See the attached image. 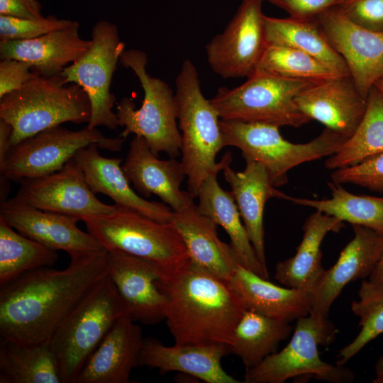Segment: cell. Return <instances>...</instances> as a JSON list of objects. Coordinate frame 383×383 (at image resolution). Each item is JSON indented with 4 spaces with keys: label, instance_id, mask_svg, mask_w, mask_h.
Instances as JSON below:
<instances>
[{
    "label": "cell",
    "instance_id": "obj_1",
    "mask_svg": "<svg viewBox=\"0 0 383 383\" xmlns=\"http://www.w3.org/2000/svg\"><path fill=\"white\" fill-rule=\"evenodd\" d=\"M107 250L70 255L65 270L36 268L0 289V341L49 344L62 321L108 274Z\"/></svg>",
    "mask_w": 383,
    "mask_h": 383
},
{
    "label": "cell",
    "instance_id": "obj_2",
    "mask_svg": "<svg viewBox=\"0 0 383 383\" xmlns=\"http://www.w3.org/2000/svg\"><path fill=\"white\" fill-rule=\"evenodd\" d=\"M157 283L167 299L165 320L175 344L231 347L245 309L228 281L189 260Z\"/></svg>",
    "mask_w": 383,
    "mask_h": 383
},
{
    "label": "cell",
    "instance_id": "obj_3",
    "mask_svg": "<svg viewBox=\"0 0 383 383\" xmlns=\"http://www.w3.org/2000/svg\"><path fill=\"white\" fill-rule=\"evenodd\" d=\"M175 84L181 162L187 177L188 192L196 198L204 180L231 165L232 156L227 152L216 162L217 153L225 147L221 120L210 100L203 95L198 72L191 60L183 62Z\"/></svg>",
    "mask_w": 383,
    "mask_h": 383
},
{
    "label": "cell",
    "instance_id": "obj_4",
    "mask_svg": "<svg viewBox=\"0 0 383 383\" xmlns=\"http://www.w3.org/2000/svg\"><path fill=\"white\" fill-rule=\"evenodd\" d=\"M67 84L61 74L37 76L0 98V119L12 127L11 147L63 123H89L87 94L79 85Z\"/></svg>",
    "mask_w": 383,
    "mask_h": 383
},
{
    "label": "cell",
    "instance_id": "obj_5",
    "mask_svg": "<svg viewBox=\"0 0 383 383\" xmlns=\"http://www.w3.org/2000/svg\"><path fill=\"white\" fill-rule=\"evenodd\" d=\"M113 211L82 218L87 231L108 250H121L154 264L161 276L189 260L187 247L172 222L160 223L115 204Z\"/></svg>",
    "mask_w": 383,
    "mask_h": 383
},
{
    "label": "cell",
    "instance_id": "obj_6",
    "mask_svg": "<svg viewBox=\"0 0 383 383\" xmlns=\"http://www.w3.org/2000/svg\"><path fill=\"white\" fill-rule=\"evenodd\" d=\"M124 315L125 305L107 274L66 316L50 340L63 383H74L106 333Z\"/></svg>",
    "mask_w": 383,
    "mask_h": 383
},
{
    "label": "cell",
    "instance_id": "obj_7",
    "mask_svg": "<svg viewBox=\"0 0 383 383\" xmlns=\"http://www.w3.org/2000/svg\"><path fill=\"white\" fill-rule=\"evenodd\" d=\"M338 333L328 317L309 313L298 318L287 345L256 366L245 370L243 382L284 383L300 377L328 383L353 382L355 374L349 367L328 363L319 355V346L331 345Z\"/></svg>",
    "mask_w": 383,
    "mask_h": 383
},
{
    "label": "cell",
    "instance_id": "obj_8",
    "mask_svg": "<svg viewBox=\"0 0 383 383\" xmlns=\"http://www.w3.org/2000/svg\"><path fill=\"white\" fill-rule=\"evenodd\" d=\"M120 61L137 76L144 98L138 109L129 98L124 97L118 103L119 126L125 127L119 137L125 139L130 134L140 136L155 155L164 152L170 157H177L181 152L182 137L177 124V104L172 90L165 81L148 73V57L143 51L124 50Z\"/></svg>",
    "mask_w": 383,
    "mask_h": 383
},
{
    "label": "cell",
    "instance_id": "obj_9",
    "mask_svg": "<svg viewBox=\"0 0 383 383\" xmlns=\"http://www.w3.org/2000/svg\"><path fill=\"white\" fill-rule=\"evenodd\" d=\"M224 145L238 148L245 160L262 165L274 187L287 182V172L304 162L335 153L348 140L325 128L312 140L293 143L284 139L277 126L221 120Z\"/></svg>",
    "mask_w": 383,
    "mask_h": 383
},
{
    "label": "cell",
    "instance_id": "obj_10",
    "mask_svg": "<svg viewBox=\"0 0 383 383\" xmlns=\"http://www.w3.org/2000/svg\"><path fill=\"white\" fill-rule=\"evenodd\" d=\"M313 84L256 70L238 87L219 88L209 100L221 120L297 128L311 119L294 99Z\"/></svg>",
    "mask_w": 383,
    "mask_h": 383
},
{
    "label": "cell",
    "instance_id": "obj_11",
    "mask_svg": "<svg viewBox=\"0 0 383 383\" xmlns=\"http://www.w3.org/2000/svg\"><path fill=\"white\" fill-rule=\"evenodd\" d=\"M124 140L107 138L87 126L71 131L58 126L11 147L0 164L1 174L15 182L48 175L61 170L82 148L96 144L99 148L118 152Z\"/></svg>",
    "mask_w": 383,
    "mask_h": 383
},
{
    "label": "cell",
    "instance_id": "obj_12",
    "mask_svg": "<svg viewBox=\"0 0 383 383\" xmlns=\"http://www.w3.org/2000/svg\"><path fill=\"white\" fill-rule=\"evenodd\" d=\"M91 40V45L86 53L60 74L66 83L77 84L87 94L91 114L87 126L90 129L104 126L115 130L119 122L112 110L116 97L110 89L125 44L120 40L117 26L105 20L93 26Z\"/></svg>",
    "mask_w": 383,
    "mask_h": 383
},
{
    "label": "cell",
    "instance_id": "obj_13",
    "mask_svg": "<svg viewBox=\"0 0 383 383\" xmlns=\"http://www.w3.org/2000/svg\"><path fill=\"white\" fill-rule=\"evenodd\" d=\"M263 1L243 0L224 30L206 45L207 61L221 77H248L255 71L267 45Z\"/></svg>",
    "mask_w": 383,
    "mask_h": 383
},
{
    "label": "cell",
    "instance_id": "obj_14",
    "mask_svg": "<svg viewBox=\"0 0 383 383\" xmlns=\"http://www.w3.org/2000/svg\"><path fill=\"white\" fill-rule=\"evenodd\" d=\"M316 18L329 43L345 62L357 90L367 99L376 82L383 78V32L353 23L335 6Z\"/></svg>",
    "mask_w": 383,
    "mask_h": 383
},
{
    "label": "cell",
    "instance_id": "obj_15",
    "mask_svg": "<svg viewBox=\"0 0 383 383\" xmlns=\"http://www.w3.org/2000/svg\"><path fill=\"white\" fill-rule=\"evenodd\" d=\"M43 211L77 217L109 213L116 205L98 199L74 158L60 170L48 175L26 179L15 196Z\"/></svg>",
    "mask_w": 383,
    "mask_h": 383
},
{
    "label": "cell",
    "instance_id": "obj_16",
    "mask_svg": "<svg viewBox=\"0 0 383 383\" xmlns=\"http://www.w3.org/2000/svg\"><path fill=\"white\" fill-rule=\"evenodd\" d=\"M0 217L21 235L69 255L104 248L92 234L78 228L79 218L43 211L16 197L1 203Z\"/></svg>",
    "mask_w": 383,
    "mask_h": 383
},
{
    "label": "cell",
    "instance_id": "obj_17",
    "mask_svg": "<svg viewBox=\"0 0 383 383\" xmlns=\"http://www.w3.org/2000/svg\"><path fill=\"white\" fill-rule=\"evenodd\" d=\"M352 226L353 238L336 262L325 270L310 293V314L328 317L333 303L343 288L351 282L369 278L383 256L382 233L362 226Z\"/></svg>",
    "mask_w": 383,
    "mask_h": 383
},
{
    "label": "cell",
    "instance_id": "obj_18",
    "mask_svg": "<svg viewBox=\"0 0 383 383\" xmlns=\"http://www.w3.org/2000/svg\"><path fill=\"white\" fill-rule=\"evenodd\" d=\"M107 251L108 275L117 289L127 315L143 324H155L164 320L167 299L158 286L160 269L125 252Z\"/></svg>",
    "mask_w": 383,
    "mask_h": 383
},
{
    "label": "cell",
    "instance_id": "obj_19",
    "mask_svg": "<svg viewBox=\"0 0 383 383\" xmlns=\"http://www.w3.org/2000/svg\"><path fill=\"white\" fill-rule=\"evenodd\" d=\"M298 109L348 139L364 116L367 99L357 90L350 76H339L315 83L300 91L294 99Z\"/></svg>",
    "mask_w": 383,
    "mask_h": 383
},
{
    "label": "cell",
    "instance_id": "obj_20",
    "mask_svg": "<svg viewBox=\"0 0 383 383\" xmlns=\"http://www.w3.org/2000/svg\"><path fill=\"white\" fill-rule=\"evenodd\" d=\"M121 167L135 189L145 198L155 194L174 211L194 202V196L181 189L186 177L181 161L160 160L140 136L131 140Z\"/></svg>",
    "mask_w": 383,
    "mask_h": 383
},
{
    "label": "cell",
    "instance_id": "obj_21",
    "mask_svg": "<svg viewBox=\"0 0 383 383\" xmlns=\"http://www.w3.org/2000/svg\"><path fill=\"white\" fill-rule=\"evenodd\" d=\"M98 148L97 145L91 144L79 150L73 157L94 194H105L115 204L135 211L156 221H172L174 212L170 206L165 203L148 201L134 191L121 166L122 158L104 157Z\"/></svg>",
    "mask_w": 383,
    "mask_h": 383
},
{
    "label": "cell",
    "instance_id": "obj_22",
    "mask_svg": "<svg viewBox=\"0 0 383 383\" xmlns=\"http://www.w3.org/2000/svg\"><path fill=\"white\" fill-rule=\"evenodd\" d=\"M230 347L221 343L167 346L155 338L144 339L139 366L158 369L160 374L177 371L206 383H239L221 366Z\"/></svg>",
    "mask_w": 383,
    "mask_h": 383
},
{
    "label": "cell",
    "instance_id": "obj_23",
    "mask_svg": "<svg viewBox=\"0 0 383 383\" xmlns=\"http://www.w3.org/2000/svg\"><path fill=\"white\" fill-rule=\"evenodd\" d=\"M128 315L121 316L87 360L74 383H128L139 366L144 339L141 328Z\"/></svg>",
    "mask_w": 383,
    "mask_h": 383
},
{
    "label": "cell",
    "instance_id": "obj_24",
    "mask_svg": "<svg viewBox=\"0 0 383 383\" xmlns=\"http://www.w3.org/2000/svg\"><path fill=\"white\" fill-rule=\"evenodd\" d=\"M79 25L70 26L29 40H0V58H12L30 65L38 76L60 74L90 48L91 40L82 39Z\"/></svg>",
    "mask_w": 383,
    "mask_h": 383
},
{
    "label": "cell",
    "instance_id": "obj_25",
    "mask_svg": "<svg viewBox=\"0 0 383 383\" xmlns=\"http://www.w3.org/2000/svg\"><path fill=\"white\" fill-rule=\"evenodd\" d=\"M245 167L236 172L230 165L223 177L231 189L241 219L256 255L267 270L265 252L263 213L266 202L272 198L288 200L289 196L277 190L265 168L260 163L245 160Z\"/></svg>",
    "mask_w": 383,
    "mask_h": 383
},
{
    "label": "cell",
    "instance_id": "obj_26",
    "mask_svg": "<svg viewBox=\"0 0 383 383\" xmlns=\"http://www.w3.org/2000/svg\"><path fill=\"white\" fill-rule=\"evenodd\" d=\"M228 282L246 310L287 323L309 314V292L274 284L239 263Z\"/></svg>",
    "mask_w": 383,
    "mask_h": 383
},
{
    "label": "cell",
    "instance_id": "obj_27",
    "mask_svg": "<svg viewBox=\"0 0 383 383\" xmlns=\"http://www.w3.org/2000/svg\"><path fill=\"white\" fill-rule=\"evenodd\" d=\"M174 212L172 222L187 247L190 260L228 282L238 262L230 244L218 237V225L201 214L194 202Z\"/></svg>",
    "mask_w": 383,
    "mask_h": 383
},
{
    "label": "cell",
    "instance_id": "obj_28",
    "mask_svg": "<svg viewBox=\"0 0 383 383\" xmlns=\"http://www.w3.org/2000/svg\"><path fill=\"white\" fill-rule=\"evenodd\" d=\"M343 227V221L319 211L310 215L296 254L277 264L275 279L286 287L310 294L325 271L321 245L327 233H338Z\"/></svg>",
    "mask_w": 383,
    "mask_h": 383
},
{
    "label": "cell",
    "instance_id": "obj_29",
    "mask_svg": "<svg viewBox=\"0 0 383 383\" xmlns=\"http://www.w3.org/2000/svg\"><path fill=\"white\" fill-rule=\"evenodd\" d=\"M217 173L210 174L202 184L197 198L199 212L221 226L230 238V245L238 262L268 279V271L259 261L248 238L231 194L223 190L217 181Z\"/></svg>",
    "mask_w": 383,
    "mask_h": 383
},
{
    "label": "cell",
    "instance_id": "obj_30",
    "mask_svg": "<svg viewBox=\"0 0 383 383\" xmlns=\"http://www.w3.org/2000/svg\"><path fill=\"white\" fill-rule=\"evenodd\" d=\"M267 44L300 50L331 68L340 76H350L343 58L328 41L316 18L299 20L264 16Z\"/></svg>",
    "mask_w": 383,
    "mask_h": 383
},
{
    "label": "cell",
    "instance_id": "obj_31",
    "mask_svg": "<svg viewBox=\"0 0 383 383\" xmlns=\"http://www.w3.org/2000/svg\"><path fill=\"white\" fill-rule=\"evenodd\" d=\"M0 383H63L49 344L0 341Z\"/></svg>",
    "mask_w": 383,
    "mask_h": 383
},
{
    "label": "cell",
    "instance_id": "obj_32",
    "mask_svg": "<svg viewBox=\"0 0 383 383\" xmlns=\"http://www.w3.org/2000/svg\"><path fill=\"white\" fill-rule=\"evenodd\" d=\"M292 331L289 323L245 309L235 329L230 351L241 359L248 370L277 352L279 343Z\"/></svg>",
    "mask_w": 383,
    "mask_h": 383
},
{
    "label": "cell",
    "instance_id": "obj_33",
    "mask_svg": "<svg viewBox=\"0 0 383 383\" xmlns=\"http://www.w3.org/2000/svg\"><path fill=\"white\" fill-rule=\"evenodd\" d=\"M380 153H383V95L374 87L368 94L365 111L356 131L335 153L328 156L325 166L335 170Z\"/></svg>",
    "mask_w": 383,
    "mask_h": 383
},
{
    "label": "cell",
    "instance_id": "obj_34",
    "mask_svg": "<svg viewBox=\"0 0 383 383\" xmlns=\"http://www.w3.org/2000/svg\"><path fill=\"white\" fill-rule=\"evenodd\" d=\"M328 185L331 192L329 199L316 200L289 196L287 201L383 234V196L356 195L333 182Z\"/></svg>",
    "mask_w": 383,
    "mask_h": 383
},
{
    "label": "cell",
    "instance_id": "obj_35",
    "mask_svg": "<svg viewBox=\"0 0 383 383\" xmlns=\"http://www.w3.org/2000/svg\"><path fill=\"white\" fill-rule=\"evenodd\" d=\"M57 259L56 250L15 231L0 217V287L26 272L52 267Z\"/></svg>",
    "mask_w": 383,
    "mask_h": 383
},
{
    "label": "cell",
    "instance_id": "obj_36",
    "mask_svg": "<svg viewBox=\"0 0 383 383\" xmlns=\"http://www.w3.org/2000/svg\"><path fill=\"white\" fill-rule=\"evenodd\" d=\"M359 299L350 304L353 313L360 318L361 329L337 355V365H345L367 344L383 334V286L362 279L358 290Z\"/></svg>",
    "mask_w": 383,
    "mask_h": 383
},
{
    "label": "cell",
    "instance_id": "obj_37",
    "mask_svg": "<svg viewBox=\"0 0 383 383\" xmlns=\"http://www.w3.org/2000/svg\"><path fill=\"white\" fill-rule=\"evenodd\" d=\"M256 70L312 83L340 76L319 60L300 50L271 44L267 45Z\"/></svg>",
    "mask_w": 383,
    "mask_h": 383
},
{
    "label": "cell",
    "instance_id": "obj_38",
    "mask_svg": "<svg viewBox=\"0 0 383 383\" xmlns=\"http://www.w3.org/2000/svg\"><path fill=\"white\" fill-rule=\"evenodd\" d=\"M74 21L48 16L38 19L0 15V40H29L67 28Z\"/></svg>",
    "mask_w": 383,
    "mask_h": 383
},
{
    "label": "cell",
    "instance_id": "obj_39",
    "mask_svg": "<svg viewBox=\"0 0 383 383\" xmlns=\"http://www.w3.org/2000/svg\"><path fill=\"white\" fill-rule=\"evenodd\" d=\"M331 179L336 184H353L383 193V153L354 165L335 170Z\"/></svg>",
    "mask_w": 383,
    "mask_h": 383
},
{
    "label": "cell",
    "instance_id": "obj_40",
    "mask_svg": "<svg viewBox=\"0 0 383 383\" xmlns=\"http://www.w3.org/2000/svg\"><path fill=\"white\" fill-rule=\"evenodd\" d=\"M335 6L353 23L383 32V0H338Z\"/></svg>",
    "mask_w": 383,
    "mask_h": 383
},
{
    "label": "cell",
    "instance_id": "obj_41",
    "mask_svg": "<svg viewBox=\"0 0 383 383\" xmlns=\"http://www.w3.org/2000/svg\"><path fill=\"white\" fill-rule=\"evenodd\" d=\"M38 76L30 64L12 58L0 62V98L12 92L31 79Z\"/></svg>",
    "mask_w": 383,
    "mask_h": 383
},
{
    "label": "cell",
    "instance_id": "obj_42",
    "mask_svg": "<svg viewBox=\"0 0 383 383\" xmlns=\"http://www.w3.org/2000/svg\"><path fill=\"white\" fill-rule=\"evenodd\" d=\"M274 6L285 11L289 17L309 20L322 11L337 4L338 0H267Z\"/></svg>",
    "mask_w": 383,
    "mask_h": 383
},
{
    "label": "cell",
    "instance_id": "obj_43",
    "mask_svg": "<svg viewBox=\"0 0 383 383\" xmlns=\"http://www.w3.org/2000/svg\"><path fill=\"white\" fill-rule=\"evenodd\" d=\"M0 15L28 19L44 17L38 0H0Z\"/></svg>",
    "mask_w": 383,
    "mask_h": 383
},
{
    "label": "cell",
    "instance_id": "obj_44",
    "mask_svg": "<svg viewBox=\"0 0 383 383\" xmlns=\"http://www.w3.org/2000/svg\"><path fill=\"white\" fill-rule=\"evenodd\" d=\"M12 127L7 122L0 119V164L4 160L11 148Z\"/></svg>",
    "mask_w": 383,
    "mask_h": 383
},
{
    "label": "cell",
    "instance_id": "obj_45",
    "mask_svg": "<svg viewBox=\"0 0 383 383\" xmlns=\"http://www.w3.org/2000/svg\"><path fill=\"white\" fill-rule=\"evenodd\" d=\"M368 279L374 284L383 286V256Z\"/></svg>",
    "mask_w": 383,
    "mask_h": 383
},
{
    "label": "cell",
    "instance_id": "obj_46",
    "mask_svg": "<svg viewBox=\"0 0 383 383\" xmlns=\"http://www.w3.org/2000/svg\"><path fill=\"white\" fill-rule=\"evenodd\" d=\"M374 375L372 381L373 383H383V354L376 361Z\"/></svg>",
    "mask_w": 383,
    "mask_h": 383
},
{
    "label": "cell",
    "instance_id": "obj_47",
    "mask_svg": "<svg viewBox=\"0 0 383 383\" xmlns=\"http://www.w3.org/2000/svg\"><path fill=\"white\" fill-rule=\"evenodd\" d=\"M374 87L379 90V91L383 95V78L377 81Z\"/></svg>",
    "mask_w": 383,
    "mask_h": 383
}]
</instances>
